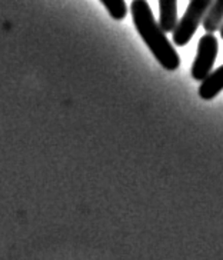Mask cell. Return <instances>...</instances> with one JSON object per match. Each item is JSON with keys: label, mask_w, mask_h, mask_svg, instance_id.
Wrapping results in <instances>:
<instances>
[{"label": "cell", "mask_w": 223, "mask_h": 260, "mask_svg": "<svg viewBox=\"0 0 223 260\" xmlns=\"http://www.w3.org/2000/svg\"><path fill=\"white\" fill-rule=\"evenodd\" d=\"M219 30H220V38L223 39V24H222V26H220V29H219Z\"/></svg>", "instance_id": "obj_8"}, {"label": "cell", "mask_w": 223, "mask_h": 260, "mask_svg": "<svg viewBox=\"0 0 223 260\" xmlns=\"http://www.w3.org/2000/svg\"><path fill=\"white\" fill-rule=\"evenodd\" d=\"M100 2L115 20H123L128 15V6L124 0H100Z\"/></svg>", "instance_id": "obj_7"}, {"label": "cell", "mask_w": 223, "mask_h": 260, "mask_svg": "<svg viewBox=\"0 0 223 260\" xmlns=\"http://www.w3.org/2000/svg\"><path fill=\"white\" fill-rule=\"evenodd\" d=\"M223 90V66L209 73L202 80L199 87V96L203 100H212Z\"/></svg>", "instance_id": "obj_4"}, {"label": "cell", "mask_w": 223, "mask_h": 260, "mask_svg": "<svg viewBox=\"0 0 223 260\" xmlns=\"http://www.w3.org/2000/svg\"><path fill=\"white\" fill-rule=\"evenodd\" d=\"M203 27L208 33H215L223 24V0H213L203 19Z\"/></svg>", "instance_id": "obj_6"}, {"label": "cell", "mask_w": 223, "mask_h": 260, "mask_svg": "<svg viewBox=\"0 0 223 260\" xmlns=\"http://www.w3.org/2000/svg\"><path fill=\"white\" fill-rule=\"evenodd\" d=\"M177 0H159V24L165 33L175 30L177 24Z\"/></svg>", "instance_id": "obj_5"}, {"label": "cell", "mask_w": 223, "mask_h": 260, "mask_svg": "<svg viewBox=\"0 0 223 260\" xmlns=\"http://www.w3.org/2000/svg\"><path fill=\"white\" fill-rule=\"evenodd\" d=\"M217 57V39L213 33H206L202 36L198 45V53L192 66V77L198 82H202L209 73H212L213 64Z\"/></svg>", "instance_id": "obj_3"}, {"label": "cell", "mask_w": 223, "mask_h": 260, "mask_svg": "<svg viewBox=\"0 0 223 260\" xmlns=\"http://www.w3.org/2000/svg\"><path fill=\"white\" fill-rule=\"evenodd\" d=\"M132 19L140 38L146 43L150 52L161 63L163 69L173 72L180 66V57L172 46L161 24L154 20L152 9L146 0H132Z\"/></svg>", "instance_id": "obj_1"}, {"label": "cell", "mask_w": 223, "mask_h": 260, "mask_svg": "<svg viewBox=\"0 0 223 260\" xmlns=\"http://www.w3.org/2000/svg\"><path fill=\"white\" fill-rule=\"evenodd\" d=\"M213 0H190L189 6L186 9L185 15L177 22L173 33V43L179 47L186 46L193 35L196 33L199 24L203 22L205 16Z\"/></svg>", "instance_id": "obj_2"}]
</instances>
